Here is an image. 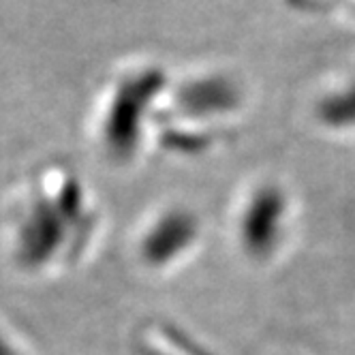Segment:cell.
Listing matches in <instances>:
<instances>
[{"label":"cell","instance_id":"4","mask_svg":"<svg viewBox=\"0 0 355 355\" xmlns=\"http://www.w3.org/2000/svg\"><path fill=\"white\" fill-rule=\"evenodd\" d=\"M0 355H21L3 334H0Z\"/></svg>","mask_w":355,"mask_h":355},{"label":"cell","instance_id":"1","mask_svg":"<svg viewBox=\"0 0 355 355\" xmlns=\"http://www.w3.org/2000/svg\"><path fill=\"white\" fill-rule=\"evenodd\" d=\"M73 230H78L84 236V230H88V227L75 223L58 206V201L52 193L33 197L17 220V230H15L17 261L28 270L47 266L67 246L69 234Z\"/></svg>","mask_w":355,"mask_h":355},{"label":"cell","instance_id":"3","mask_svg":"<svg viewBox=\"0 0 355 355\" xmlns=\"http://www.w3.org/2000/svg\"><path fill=\"white\" fill-rule=\"evenodd\" d=\"M150 86H129L114 101L105 120L103 139L110 155L116 161H126L133 157L141 137V116Z\"/></svg>","mask_w":355,"mask_h":355},{"label":"cell","instance_id":"2","mask_svg":"<svg viewBox=\"0 0 355 355\" xmlns=\"http://www.w3.org/2000/svg\"><path fill=\"white\" fill-rule=\"evenodd\" d=\"M199 220L193 212L173 208L161 214L141 238V257L152 268H165L197 242Z\"/></svg>","mask_w":355,"mask_h":355}]
</instances>
